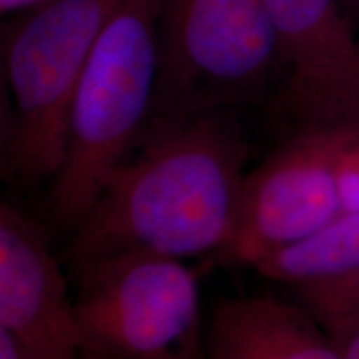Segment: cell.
I'll return each instance as SVG.
<instances>
[{
  "instance_id": "1",
  "label": "cell",
  "mask_w": 359,
  "mask_h": 359,
  "mask_svg": "<svg viewBox=\"0 0 359 359\" xmlns=\"http://www.w3.org/2000/svg\"><path fill=\"white\" fill-rule=\"evenodd\" d=\"M135 148L74 230L65 259L75 276L125 253L217 257L230 241L250 158L233 110L145 135Z\"/></svg>"
},
{
  "instance_id": "2",
  "label": "cell",
  "mask_w": 359,
  "mask_h": 359,
  "mask_svg": "<svg viewBox=\"0 0 359 359\" xmlns=\"http://www.w3.org/2000/svg\"><path fill=\"white\" fill-rule=\"evenodd\" d=\"M160 0H122L85 65L65 155L52 180L53 222L74 231L137 147L158 74Z\"/></svg>"
},
{
  "instance_id": "3",
  "label": "cell",
  "mask_w": 359,
  "mask_h": 359,
  "mask_svg": "<svg viewBox=\"0 0 359 359\" xmlns=\"http://www.w3.org/2000/svg\"><path fill=\"white\" fill-rule=\"evenodd\" d=\"M122 0H47L4 32L8 110L2 173L19 185L53 180L65 155L72 102L90 53Z\"/></svg>"
},
{
  "instance_id": "4",
  "label": "cell",
  "mask_w": 359,
  "mask_h": 359,
  "mask_svg": "<svg viewBox=\"0 0 359 359\" xmlns=\"http://www.w3.org/2000/svg\"><path fill=\"white\" fill-rule=\"evenodd\" d=\"M278 65L264 0H160L158 74L140 138L262 102Z\"/></svg>"
},
{
  "instance_id": "5",
  "label": "cell",
  "mask_w": 359,
  "mask_h": 359,
  "mask_svg": "<svg viewBox=\"0 0 359 359\" xmlns=\"http://www.w3.org/2000/svg\"><path fill=\"white\" fill-rule=\"evenodd\" d=\"M75 321L87 359H203L200 283L183 259L125 253L77 275Z\"/></svg>"
},
{
  "instance_id": "6",
  "label": "cell",
  "mask_w": 359,
  "mask_h": 359,
  "mask_svg": "<svg viewBox=\"0 0 359 359\" xmlns=\"http://www.w3.org/2000/svg\"><path fill=\"white\" fill-rule=\"evenodd\" d=\"M348 128L306 125L246 173L230 241L217 262L253 268L343 212L338 155Z\"/></svg>"
},
{
  "instance_id": "7",
  "label": "cell",
  "mask_w": 359,
  "mask_h": 359,
  "mask_svg": "<svg viewBox=\"0 0 359 359\" xmlns=\"http://www.w3.org/2000/svg\"><path fill=\"white\" fill-rule=\"evenodd\" d=\"M286 69V109L306 125H338L359 72V42L341 0H264Z\"/></svg>"
},
{
  "instance_id": "8",
  "label": "cell",
  "mask_w": 359,
  "mask_h": 359,
  "mask_svg": "<svg viewBox=\"0 0 359 359\" xmlns=\"http://www.w3.org/2000/svg\"><path fill=\"white\" fill-rule=\"evenodd\" d=\"M0 327L32 358L82 354L74 298L47 231L8 203L0 206Z\"/></svg>"
},
{
  "instance_id": "9",
  "label": "cell",
  "mask_w": 359,
  "mask_h": 359,
  "mask_svg": "<svg viewBox=\"0 0 359 359\" xmlns=\"http://www.w3.org/2000/svg\"><path fill=\"white\" fill-rule=\"evenodd\" d=\"M205 359H341L323 326L302 304L271 296L218 302L206 333Z\"/></svg>"
},
{
  "instance_id": "10",
  "label": "cell",
  "mask_w": 359,
  "mask_h": 359,
  "mask_svg": "<svg viewBox=\"0 0 359 359\" xmlns=\"http://www.w3.org/2000/svg\"><path fill=\"white\" fill-rule=\"evenodd\" d=\"M359 268V212H341L302 240L255 264L259 275L290 286L325 281Z\"/></svg>"
},
{
  "instance_id": "11",
  "label": "cell",
  "mask_w": 359,
  "mask_h": 359,
  "mask_svg": "<svg viewBox=\"0 0 359 359\" xmlns=\"http://www.w3.org/2000/svg\"><path fill=\"white\" fill-rule=\"evenodd\" d=\"M291 288L299 304L330 336L359 327V268L343 276Z\"/></svg>"
},
{
  "instance_id": "12",
  "label": "cell",
  "mask_w": 359,
  "mask_h": 359,
  "mask_svg": "<svg viewBox=\"0 0 359 359\" xmlns=\"http://www.w3.org/2000/svg\"><path fill=\"white\" fill-rule=\"evenodd\" d=\"M338 182L343 212H359V132L348 128L338 155Z\"/></svg>"
},
{
  "instance_id": "13",
  "label": "cell",
  "mask_w": 359,
  "mask_h": 359,
  "mask_svg": "<svg viewBox=\"0 0 359 359\" xmlns=\"http://www.w3.org/2000/svg\"><path fill=\"white\" fill-rule=\"evenodd\" d=\"M341 359H359V327L331 334Z\"/></svg>"
},
{
  "instance_id": "14",
  "label": "cell",
  "mask_w": 359,
  "mask_h": 359,
  "mask_svg": "<svg viewBox=\"0 0 359 359\" xmlns=\"http://www.w3.org/2000/svg\"><path fill=\"white\" fill-rule=\"evenodd\" d=\"M338 127L353 128L359 132V72L356 80H354V85L351 88V93H349L343 115H341Z\"/></svg>"
},
{
  "instance_id": "15",
  "label": "cell",
  "mask_w": 359,
  "mask_h": 359,
  "mask_svg": "<svg viewBox=\"0 0 359 359\" xmlns=\"http://www.w3.org/2000/svg\"><path fill=\"white\" fill-rule=\"evenodd\" d=\"M0 359H29L17 336L6 327H0Z\"/></svg>"
},
{
  "instance_id": "16",
  "label": "cell",
  "mask_w": 359,
  "mask_h": 359,
  "mask_svg": "<svg viewBox=\"0 0 359 359\" xmlns=\"http://www.w3.org/2000/svg\"><path fill=\"white\" fill-rule=\"evenodd\" d=\"M43 2H47V0H0V8H2L4 13L19 12V11L22 12Z\"/></svg>"
},
{
  "instance_id": "17",
  "label": "cell",
  "mask_w": 359,
  "mask_h": 359,
  "mask_svg": "<svg viewBox=\"0 0 359 359\" xmlns=\"http://www.w3.org/2000/svg\"><path fill=\"white\" fill-rule=\"evenodd\" d=\"M29 359H87L82 354H60V356H43V358H32L29 356Z\"/></svg>"
},
{
  "instance_id": "18",
  "label": "cell",
  "mask_w": 359,
  "mask_h": 359,
  "mask_svg": "<svg viewBox=\"0 0 359 359\" xmlns=\"http://www.w3.org/2000/svg\"><path fill=\"white\" fill-rule=\"evenodd\" d=\"M356 2H358V6H359V0H356Z\"/></svg>"
}]
</instances>
